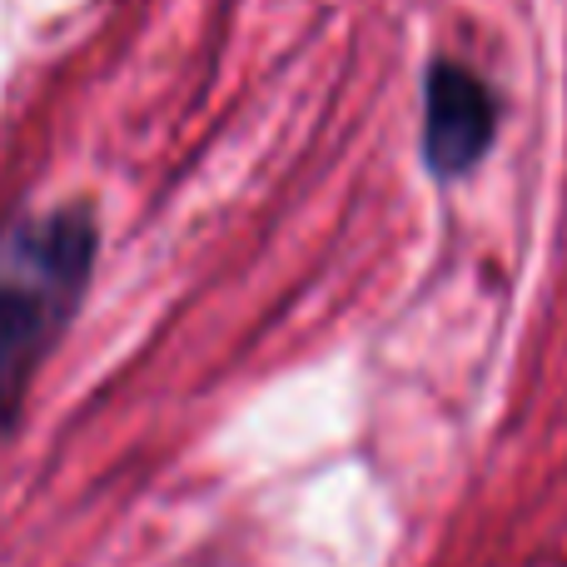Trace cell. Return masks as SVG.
<instances>
[{
    "label": "cell",
    "instance_id": "obj_1",
    "mask_svg": "<svg viewBox=\"0 0 567 567\" xmlns=\"http://www.w3.org/2000/svg\"><path fill=\"white\" fill-rule=\"evenodd\" d=\"M100 249L95 215L60 205L0 229V433L16 429L25 389L60 343Z\"/></svg>",
    "mask_w": 567,
    "mask_h": 567
},
{
    "label": "cell",
    "instance_id": "obj_2",
    "mask_svg": "<svg viewBox=\"0 0 567 567\" xmlns=\"http://www.w3.org/2000/svg\"><path fill=\"white\" fill-rule=\"evenodd\" d=\"M498 135V95L458 60H439L423 85V159L439 179H458Z\"/></svg>",
    "mask_w": 567,
    "mask_h": 567
}]
</instances>
